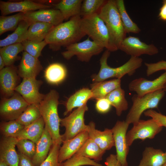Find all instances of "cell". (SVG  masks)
<instances>
[{
    "mask_svg": "<svg viewBox=\"0 0 166 166\" xmlns=\"http://www.w3.org/2000/svg\"><path fill=\"white\" fill-rule=\"evenodd\" d=\"M80 15L70 18L68 21L54 26L45 40L53 51L59 50L78 42L86 36L80 26Z\"/></svg>",
    "mask_w": 166,
    "mask_h": 166,
    "instance_id": "obj_1",
    "label": "cell"
},
{
    "mask_svg": "<svg viewBox=\"0 0 166 166\" xmlns=\"http://www.w3.org/2000/svg\"><path fill=\"white\" fill-rule=\"evenodd\" d=\"M59 94L55 90L52 89L45 95L39 104L41 115L46 129L52 138L53 144L62 143L59 127L61 119L58 112Z\"/></svg>",
    "mask_w": 166,
    "mask_h": 166,
    "instance_id": "obj_2",
    "label": "cell"
},
{
    "mask_svg": "<svg viewBox=\"0 0 166 166\" xmlns=\"http://www.w3.org/2000/svg\"><path fill=\"white\" fill-rule=\"evenodd\" d=\"M98 14L105 23L110 37V52L119 49L126 37L115 0H106Z\"/></svg>",
    "mask_w": 166,
    "mask_h": 166,
    "instance_id": "obj_3",
    "label": "cell"
},
{
    "mask_svg": "<svg viewBox=\"0 0 166 166\" xmlns=\"http://www.w3.org/2000/svg\"><path fill=\"white\" fill-rule=\"evenodd\" d=\"M110 52L106 49L102 54L100 59V70L97 74L92 77V81L94 82L103 81L111 78L121 79L126 74L132 76L142 65L143 61L141 58L131 57L130 59L122 65L116 68L111 67L107 63Z\"/></svg>",
    "mask_w": 166,
    "mask_h": 166,
    "instance_id": "obj_4",
    "label": "cell"
},
{
    "mask_svg": "<svg viewBox=\"0 0 166 166\" xmlns=\"http://www.w3.org/2000/svg\"><path fill=\"white\" fill-rule=\"evenodd\" d=\"M81 28L93 41L110 51V37L107 28L98 13L81 17Z\"/></svg>",
    "mask_w": 166,
    "mask_h": 166,
    "instance_id": "obj_5",
    "label": "cell"
},
{
    "mask_svg": "<svg viewBox=\"0 0 166 166\" xmlns=\"http://www.w3.org/2000/svg\"><path fill=\"white\" fill-rule=\"evenodd\" d=\"M165 91L160 89L142 97L137 95L132 98V105L128 113L125 121L129 124H134L140 120L142 113L146 111L157 108L160 101L164 97Z\"/></svg>",
    "mask_w": 166,
    "mask_h": 166,
    "instance_id": "obj_6",
    "label": "cell"
},
{
    "mask_svg": "<svg viewBox=\"0 0 166 166\" xmlns=\"http://www.w3.org/2000/svg\"><path fill=\"white\" fill-rule=\"evenodd\" d=\"M88 109L86 104L74 110L68 116L61 119L60 125L65 128L61 135L62 142L72 139L79 133L87 131L88 125L84 122V116Z\"/></svg>",
    "mask_w": 166,
    "mask_h": 166,
    "instance_id": "obj_7",
    "label": "cell"
},
{
    "mask_svg": "<svg viewBox=\"0 0 166 166\" xmlns=\"http://www.w3.org/2000/svg\"><path fill=\"white\" fill-rule=\"evenodd\" d=\"M104 48L88 37L83 42L72 44L66 47V50L62 52L63 57L69 60L76 56L81 61H89L93 56L101 53Z\"/></svg>",
    "mask_w": 166,
    "mask_h": 166,
    "instance_id": "obj_8",
    "label": "cell"
},
{
    "mask_svg": "<svg viewBox=\"0 0 166 166\" xmlns=\"http://www.w3.org/2000/svg\"><path fill=\"white\" fill-rule=\"evenodd\" d=\"M163 127L152 118L147 120H140L133 124V127L127 132V144L130 146L136 139H152L161 131Z\"/></svg>",
    "mask_w": 166,
    "mask_h": 166,
    "instance_id": "obj_9",
    "label": "cell"
},
{
    "mask_svg": "<svg viewBox=\"0 0 166 166\" xmlns=\"http://www.w3.org/2000/svg\"><path fill=\"white\" fill-rule=\"evenodd\" d=\"M29 105L18 93L15 92L10 97L2 98L0 102V115L7 121L15 120L26 109Z\"/></svg>",
    "mask_w": 166,
    "mask_h": 166,
    "instance_id": "obj_10",
    "label": "cell"
},
{
    "mask_svg": "<svg viewBox=\"0 0 166 166\" xmlns=\"http://www.w3.org/2000/svg\"><path fill=\"white\" fill-rule=\"evenodd\" d=\"M129 124L125 121H117L112 129L117 160L121 166H128L127 157L129 151L126 135Z\"/></svg>",
    "mask_w": 166,
    "mask_h": 166,
    "instance_id": "obj_11",
    "label": "cell"
},
{
    "mask_svg": "<svg viewBox=\"0 0 166 166\" xmlns=\"http://www.w3.org/2000/svg\"><path fill=\"white\" fill-rule=\"evenodd\" d=\"M119 49L131 57H139L143 54L153 55L159 52L153 44H147L135 37H126L121 42Z\"/></svg>",
    "mask_w": 166,
    "mask_h": 166,
    "instance_id": "obj_12",
    "label": "cell"
},
{
    "mask_svg": "<svg viewBox=\"0 0 166 166\" xmlns=\"http://www.w3.org/2000/svg\"><path fill=\"white\" fill-rule=\"evenodd\" d=\"M43 81L36 78H23L18 85L15 91L19 93L29 104H39L43 99L45 95L39 91Z\"/></svg>",
    "mask_w": 166,
    "mask_h": 166,
    "instance_id": "obj_13",
    "label": "cell"
},
{
    "mask_svg": "<svg viewBox=\"0 0 166 166\" xmlns=\"http://www.w3.org/2000/svg\"><path fill=\"white\" fill-rule=\"evenodd\" d=\"M166 83V70L159 77L153 80H149L143 77L136 79L128 85L130 91L136 92L139 97L157 90L163 89Z\"/></svg>",
    "mask_w": 166,
    "mask_h": 166,
    "instance_id": "obj_14",
    "label": "cell"
},
{
    "mask_svg": "<svg viewBox=\"0 0 166 166\" xmlns=\"http://www.w3.org/2000/svg\"><path fill=\"white\" fill-rule=\"evenodd\" d=\"M52 7V5L38 3L32 0L15 2L0 1V10L2 16L17 12L26 13L37 10L50 9Z\"/></svg>",
    "mask_w": 166,
    "mask_h": 166,
    "instance_id": "obj_15",
    "label": "cell"
},
{
    "mask_svg": "<svg viewBox=\"0 0 166 166\" xmlns=\"http://www.w3.org/2000/svg\"><path fill=\"white\" fill-rule=\"evenodd\" d=\"M20 77L18 70L13 65L0 70V93L3 98H9L14 94Z\"/></svg>",
    "mask_w": 166,
    "mask_h": 166,
    "instance_id": "obj_16",
    "label": "cell"
},
{
    "mask_svg": "<svg viewBox=\"0 0 166 166\" xmlns=\"http://www.w3.org/2000/svg\"><path fill=\"white\" fill-rule=\"evenodd\" d=\"M25 20L30 24L35 22H42L54 26L63 22L64 20L60 11L55 9H43L24 13Z\"/></svg>",
    "mask_w": 166,
    "mask_h": 166,
    "instance_id": "obj_17",
    "label": "cell"
},
{
    "mask_svg": "<svg viewBox=\"0 0 166 166\" xmlns=\"http://www.w3.org/2000/svg\"><path fill=\"white\" fill-rule=\"evenodd\" d=\"M89 138L87 131L83 132L74 137L63 141L58 154V160L63 163L75 155Z\"/></svg>",
    "mask_w": 166,
    "mask_h": 166,
    "instance_id": "obj_18",
    "label": "cell"
},
{
    "mask_svg": "<svg viewBox=\"0 0 166 166\" xmlns=\"http://www.w3.org/2000/svg\"><path fill=\"white\" fill-rule=\"evenodd\" d=\"M88 125L89 138L93 140L102 150L106 151L114 146L112 129L106 128L103 131L97 130L93 121L90 122Z\"/></svg>",
    "mask_w": 166,
    "mask_h": 166,
    "instance_id": "obj_19",
    "label": "cell"
},
{
    "mask_svg": "<svg viewBox=\"0 0 166 166\" xmlns=\"http://www.w3.org/2000/svg\"><path fill=\"white\" fill-rule=\"evenodd\" d=\"M42 69L43 67L38 58L32 56L26 52H23L18 69L20 77L23 79L36 78Z\"/></svg>",
    "mask_w": 166,
    "mask_h": 166,
    "instance_id": "obj_20",
    "label": "cell"
},
{
    "mask_svg": "<svg viewBox=\"0 0 166 166\" xmlns=\"http://www.w3.org/2000/svg\"><path fill=\"white\" fill-rule=\"evenodd\" d=\"M15 137H4L0 142V159L10 166H18L19 156L15 149L18 141Z\"/></svg>",
    "mask_w": 166,
    "mask_h": 166,
    "instance_id": "obj_21",
    "label": "cell"
},
{
    "mask_svg": "<svg viewBox=\"0 0 166 166\" xmlns=\"http://www.w3.org/2000/svg\"><path fill=\"white\" fill-rule=\"evenodd\" d=\"M36 144L35 154L31 160L35 166H39L48 156L53 144L51 137L45 128L42 136Z\"/></svg>",
    "mask_w": 166,
    "mask_h": 166,
    "instance_id": "obj_22",
    "label": "cell"
},
{
    "mask_svg": "<svg viewBox=\"0 0 166 166\" xmlns=\"http://www.w3.org/2000/svg\"><path fill=\"white\" fill-rule=\"evenodd\" d=\"M45 123L41 116L30 124L24 127L16 137L17 139L30 140L36 144L42 134Z\"/></svg>",
    "mask_w": 166,
    "mask_h": 166,
    "instance_id": "obj_23",
    "label": "cell"
},
{
    "mask_svg": "<svg viewBox=\"0 0 166 166\" xmlns=\"http://www.w3.org/2000/svg\"><path fill=\"white\" fill-rule=\"evenodd\" d=\"M121 87V79L115 78L109 81L94 82L91 85L92 99L98 100L105 98L114 89Z\"/></svg>",
    "mask_w": 166,
    "mask_h": 166,
    "instance_id": "obj_24",
    "label": "cell"
},
{
    "mask_svg": "<svg viewBox=\"0 0 166 166\" xmlns=\"http://www.w3.org/2000/svg\"><path fill=\"white\" fill-rule=\"evenodd\" d=\"M166 163V155L161 150L152 147L145 148L138 166H162Z\"/></svg>",
    "mask_w": 166,
    "mask_h": 166,
    "instance_id": "obj_25",
    "label": "cell"
},
{
    "mask_svg": "<svg viewBox=\"0 0 166 166\" xmlns=\"http://www.w3.org/2000/svg\"><path fill=\"white\" fill-rule=\"evenodd\" d=\"M82 0H62L52 6L59 10L64 20H67L72 17L80 15Z\"/></svg>",
    "mask_w": 166,
    "mask_h": 166,
    "instance_id": "obj_26",
    "label": "cell"
},
{
    "mask_svg": "<svg viewBox=\"0 0 166 166\" xmlns=\"http://www.w3.org/2000/svg\"><path fill=\"white\" fill-rule=\"evenodd\" d=\"M30 24L25 19L22 21L12 33L0 40V48L13 44L22 43L27 40L28 30Z\"/></svg>",
    "mask_w": 166,
    "mask_h": 166,
    "instance_id": "obj_27",
    "label": "cell"
},
{
    "mask_svg": "<svg viewBox=\"0 0 166 166\" xmlns=\"http://www.w3.org/2000/svg\"><path fill=\"white\" fill-rule=\"evenodd\" d=\"M92 93L91 89L83 88L77 91L68 99L66 103L64 116L71 112L75 108H79L86 104L89 99H92Z\"/></svg>",
    "mask_w": 166,
    "mask_h": 166,
    "instance_id": "obj_28",
    "label": "cell"
},
{
    "mask_svg": "<svg viewBox=\"0 0 166 166\" xmlns=\"http://www.w3.org/2000/svg\"><path fill=\"white\" fill-rule=\"evenodd\" d=\"M54 26L53 25L47 23H32L28 30L27 40L37 42L42 41Z\"/></svg>",
    "mask_w": 166,
    "mask_h": 166,
    "instance_id": "obj_29",
    "label": "cell"
},
{
    "mask_svg": "<svg viewBox=\"0 0 166 166\" xmlns=\"http://www.w3.org/2000/svg\"><path fill=\"white\" fill-rule=\"evenodd\" d=\"M105 151L102 150L92 139L89 138L79 151L74 155L93 159L95 161L102 160Z\"/></svg>",
    "mask_w": 166,
    "mask_h": 166,
    "instance_id": "obj_30",
    "label": "cell"
},
{
    "mask_svg": "<svg viewBox=\"0 0 166 166\" xmlns=\"http://www.w3.org/2000/svg\"><path fill=\"white\" fill-rule=\"evenodd\" d=\"M116 109L117 115L120 116L123 111L128 108V102L125 97V93L121 87L113 90L105 97Z\"/></svg>",
    "mask_w": 166,
    "mask_h": 166,
    "instance_id": "obj_31",
    "label": "cell"
},
{
    "mask_svg": "<svg viewBox=\"0 0 166 166\" xmlns=\"http://www.w3.org/2000/svg\"><path fill=\"white\" fill-rule=\"evenodd\" d=\"M67 75V70L61 64L53 63L46 69L45 77L47 81L52 84H58L63 81Z\"/></svg>",
    "mask_w": 166,
    "mask_h": 166,
    "instance_id": "obj_32",
    "label": "cell"
},
{
    "mask_svg": "<svg viewBox=\"0 0 166 166\" xmlns=\"http://www.w3.org/2000/svg\"><path fill=\"white\" fill-rule=\"evenodd\" d=\"M116 2L122 23L126 34L139 33L141 30L131 19L126 10L124 0H116Z\"/></svg>",
    "mask_w": 166,
    "mask_h": 166,
    "instance_id": "obj_33",
    "label": "cell"
},
{
    "mask_svg": "<svg viewBox=\"0 0 166 166\" xmlns=\"http://www.w3.org/2000/svg\"><path fill=\"white\" fill-rule=\"evenodd\" d=\"M23 50L22 43L13 44L0 48V55L3 59L6 66H10L18 58V55Z\"/></svg>",
    "mask_w": 166,
    "mask_h": 166,
    "instance_id": "obj_34",
    "label": "cell"
},
{
    "mask_svg": "<svg viewBox=\"0 0 166 166\" xmlns=\"http://www.w3.org/2000/svg\"><path fill=\"white\" fill-rule=\"evenodd\" d=\"M24 19V13H22L9 16H0V35L7 31H14L19 23Z\"/></svg>",
    "mask_w": 166,
    "mask_h": 166,
    "instance_id": "obj_35",
    "label": "cell"
},
{
    "mask_svg": "<svg viewBox=\"0 0 166 166\" xmlns=\"http://www.w3.org/2000/svg\"><path fill=\"white\" fill-rule=\"evenodd\" d=\"M41 117L39 104L29 105L16 120L24 127L32 123Z\"/></svg>",
    "mask_w": 166,
    "mask_h": 166,
    "instance_id": "obj_36",
    "label": "cell"
},
{
    "mask_svg": "<svg viewBox=\"0 0 166 166\" xmlns=\"http://www.w3.org/2000/svg\"><path fill=\"white\" fill-rule=\"evenodd\" d=\"M106 0H84L81 8L80 16L82 17L98 13Z\"/></svg>",
    "mask_w": 166,
    "mask_h": 166,
    "instance_id": "obj_37",
    "label": "cell"
},
{
    "mask_svg": "<svg viewBox=\"0 0 166 166\" xmlns=\"http://www.w3.org/2000/svg\"><path fill=\"white\" fill-rule=\"evenodd\" d=\"M24 127L15 120L2 122L0 129L4 136L16 137Z\"/></svg>",
    "mask_w": 166,
    "mask_h": 166,
    "instance_id": "obj_38",
    "label": "cell"
},
{
    "mask_svg": "<svg viewBox=\"0 0 166 166\" xmlns=\"http://www.w3.org/2000/svg\"><path fill=\"white\" fill-rule=\"evenodd\" d=\"M22 43L24 51L38 58L41 55L43 49L47 45L45 40L37 42L26 40Z\"/></svg>",
    "mask_w": 166,
    "mask_h": 166,
    "instance_id": "obj_39",
    "label": "cell"
},
{
    "mask_svg": "<svg viewBox=\"0 0 166 166\" xmlns=\"http://www.w3.org/2000/svg\"><path fill=\"white\" fill-rule=\"evenodd\" d=\"M61 144H53L48 156L39 166H64L63 162L58 160L59 152Z\"/></svg>",
    "mask_w": 166,
    "mask_h": 166,
    "instance_id": "obj_40",
    "label": "cell"
},
{
    "mask_svg": "<svg viewBox=\"0 0 166 166\" xmlns=\"http://www.w3.org/2000/svg\"><path fill=\"white\" fill-rule=\"evenodd\" d=\"M16 146L19 152L31 159L34 156L36 151V144L32 141L27 139L19 140Z\"/></svg>",
    "mask_w": 166,
    "mask_h": 166,
    "instance_id": "obj_41",
    "label": "cell"
},
{
    "mask_svg": "<svg viewBox=\"0 0 166 166\" xmlns=\"http://www.w3.org/2000/svg\"><path fill=\"white\" fill-rule=\"evenodd\" d=\"M64 166H81L89 165L93 166H103L93 160L81 156L73 155L63 162Z\"/></svg>",
    "mask_w": 166,
    "mask_h": 166,
    "instance_id": "obj_42",
    "label": "cell"
},
{
    "mask_svg": "<svg viewBox=\"0 0 166 166\" xmlns=\"http://www.w3.org/2000/svg\"><path fill=\"white\" fill-rule=\"evenodd\" d=\"M144 64L147 67L146 74L147 76H149L159 71L166 70V61L161 60L154 63L145 62Z\"/></svg>",
    "mask_w": 166,
    "mask_h": 166,
    "instance_id": "obj_43",
    "label": "cell"
},
{
    "mask_svg": "<svg viewBox=\"0 0 166 166\" xmlns=\"http://www.w3.org/2000/svg\"><path fill=\"white\" fill-rule=\"evenodd\" d=\"M146 116L150 117L163 127H166V116L156 111L150 109L144 113Z\"/></svg>",
    "mask_w": 166,
    "mask_h": 166,
    "instance_id": "obj_44",
    "label": "cell"
},
{
    "mask_svg": "<svg viewBox=\"0 0 166 166\" xmlns=\"http://www.w3.org/2000/svg\"><path fill=\"white\" fill-rule=\"evenodd\" d=\"M111 106L109 101L104 98L97 100L95 105V108L98 112L105 113L109 111Z\"/></svg>",
    "mask_w": 166,
    "mask_h": 166,
    "instance_id": "obj_45",
    "label": "cell"
},
{
    "mask_svg": "<svg viewBox=\"0 0 166 166\" xmlns=\"http://www.w3.org/2000/svg\"><path fill=\"white\" fill-rule=\"evenodd\" d=\"M18 166H35L30 158L19 152Z\"/></svg>",
    "mask_w": 166,
    "mask_h": 166,
    "instance_id": "obj_46",
    "label": "cell"
},
{
    "mask_svg": "<svg viewBox=\"0 0 166 166\" xmlns=\"http://www.w3.org/2000/svg\"><path fill=\"white\" fill-rule=\"evenodd\" d=\"M106 166H121L117 160L116 155L111 154L108 156L105 162Z\"/></svg>",
    "mask_w": 166,
    "mask_h": 166,
    "instance_id": "obj_47",
    "label": "cell"
},
{
    "mask_svg": "<svg viewBox=\"0 0 166 166\" xmlns=\"http://www.w3.org/2000/svg\"><path fill=\"white\" fill-rule=\"evenodd\" d=\"M158 16L162 20L166 21V0H164L162 5L160 9Z\"/></svg>",
    "mask_w": 166,
    "mask_h": 166,
    "instance_id": "obj_48",
    "label": "cell"
},
{
    "mask_svg": "<svg viewBox=\"0 0 166 166\" xmlns=\"http://www.w3.org/2000/svg\"><path fill=\"white\" fill-rule=\"evenodd\" d=\"M6 66L4 61L2 57L0 55V70L3 69Z\"/></svg>",
    "mask_w": 166,
    "mask_h": 166,
    "instance_id": "obj_49",
    "label": "cell"
},
{
    "mask_svg": "<svg viewBox=\"0 0 166 166\" xmlns=\"http://www.w3.org/2000/svg\"><path fill=\"white\" fill-rule=\"evenodd\" d=\"M0 166H10L3 160L0 159Z\"/></svg>",
    "mask_w": 166,
    "mask_h": 166,
    "instance_id": "obj_50",
    "label": "cell"
},
{
    "mask_svg": "<svg viewBox=\"0 0 166 166\" xmlns=\"http://www.w3.org/2000/svg\"><path fill=\"white\" fill-rule=\"evenodd\" d=\"M163 89L165 92L166 91V83L165 84L163 88Z\"/></svg>",
    "mask_w": 166,
    "mask_h": 166,
    "instance_id": "obj_51",
    "label": "cell"
},
{
    "mask_svg": "<svg viewBox=\"0 0 166 166\" xmlns=\"http://www.w3.org/2000/svg\"><path fill=\"white\" fill-rule=\"evenodd\" d=\"M162 166H166V163Z\"/></svg>",
    "mask_w": 166,
    "mask_h": 166,
    "instance_id": "obj_52",
    "label": "cell"
},
{
    "mask_svg": "<svg viewBox=\"0 0 166 166\" xmlns=\"http://www.w3.org/2000/svg\"><path fill=\"white\" fill-rule=\"evenodd\" d=\"M165 154H166V152H165Z\"/></svg>",
    "mask_w": 166,
    "mask_h": 166,
    "instance_id": "obj_53",
    "label": "cell"
}]
</instances>
